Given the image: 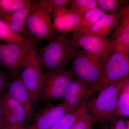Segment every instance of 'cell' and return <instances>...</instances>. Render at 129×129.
<instances>
[{"label": "cell", "instance_id": "cell-10", "mask_svg": "<svg viewBox=\"0 0 129 129\" xmlns=\"http://www.w3.org/2000/svg\"><path fill=\"white\" fill-rule=\"evenodd\" d=\"M74 110L63 103L56 105L51 104L39 112L32 124L27 128L50 129L64 115Z\"/></svg>", "mask_w": 129, "mask_h": 129}, {"label": "cell", "instance_id": "cell-17", "mask_svg": "<svg viewBox=\"0 0 129 129\" xmlns=\"http://www.w3.org/2000/svg\"><path fill=\"white\" fill-rule=\"evenodd\" d=\"M0 105L7 109L14 115L18 122L24 125L25 113L21 104L8 91L0 96Z\"/></svg>", "mask_w": 129, "mask_h": 129}, {"label": "cell", "instance_id": "cell-34", "mask_svg": "<svg viewBox=\"0 0 129 129\" xmlns=\"http://www.w3.org/2000/svg\"><path fill=\"white\" fill-rule=\"evenodd\" d=\"M1 40H0V45H1Z\"/></svg>", "mask_w": 129, "mask_h": 129}, {"label": "cell", "instance_id": "cell-14", "mask_svg": "<svg viewBox=\"0 0 129 129\" xmlns=\"http://www.w3.org/2000/svg\"><path fill=\"white\" fill-rule=\"evenodd\" d=\"M119 14V18L113 35L115 41L113 52H129V4L125 5Z\"/></svg>", "mask_w": 129, "mask_h": 129}, {"label": "cell", "instance_id": "cell-30", "mask_svg": "<svg viewBox=\"0 0 129 129\" xmlns=\"http://www.w3.org/2000/svg\"><path fill=\"white\" fill-rule=\"evenodd\" d=\"M6 129H28L24 125L21 124L13 125H11Z\"/></svg>", "mask_w": 129, "mask_h": 129}, {"label": "cell", "instance_id": "cell-27", "mask_svg": "<svg viewBox=\"0 0 129 129\" xmlns=\"http://www.w3.org/2000/svg\"><path fill=\"white\" fill-rule=\"evenodd\" d=\"M9 76L8 73H5L0 70V96L6 92L9 83Z\"/></svg>", "mask_w": 129, "mask_h": 129}, {"label": "cell", "instance_id": "cell-19", "mask_svg": "<svg viewBox=\"0 0 129 129\" xmlns=\"http://www.w3.org/2000/svg\"><path fill=\"white\" fill-rule=\"evenodd\" d=\"M26 37L11 29L6 23L0 19V40L7 44L24 42Z\"/></svg>", "mask_w": 129, "mask_h": 129}, {"label": "cell", "instance_id": "cell-8", "mask_svg": "<svg viewBox=\"0 0 129 129\" xmlns=\"http://www.w3.org/2000/svg\"><path fill=\"white\" fill-rule=\"evenodd\" d=\"M27 52L26 40L24 42L0 45V64L6 68L13 78L23 66Z\"/></svg>", "mask_w": 129, "mask_h": 129}, {"label": "cell", "instance_id": "cell-22", "mask_svg": "<svg viewBox=\"0 0 129 129\" xmlns=\"http://www.w3.org/2000/svg\"><path fill=\"white\" fill-rule=\"evenodd\" d=\"M98 6L103 11H107L110 14H117L128 2L125 0H97Z\"/></svg>", "mask_w": 129, "mask_h": 129}, {"label": "cell", "instance_id": "cell-1", "mask_svg": "<svg viewBox=\"0 0 129 129\" xmlns=\"http://www.w3.org/2000/svg\"><path fill=\"white\" fill-rule=\"evenodd\" d=\"M77 48L66 34L58 35L39 50L38 56L42 68L46 73L64 70L76 56Z\"/></svg>", "mask_w": 129, "mask_h": 129}, {"label": "cell", "instance_id": "cell-28", "mask_svg": "<svg viewBox=\"0 0 129 129\" xmlns=\"http://www.w3.org/2000/svg\"><path fill=\"white\" fill-rule=\"evenodd\" d=\"M10 126L5 117L0 105V129H6Z\"/></svg>", "mask_w": 129, "mask_h": 129}, {"label": "cell", "instance_id": "cell-7", "mask_svg": "<svg viewBox=\"0 0 129 129\" xmlns=\"http://www.w3.org/2000/svg\"><path fill=\"white\" fill-rule=\"evenodd\" d=\"M73 79L71 71L66 70L46 73L41 98L46 102L61 99Z\"/></svg>", "mask_w": 129, "mask_h": 129}, {"label": "cell", "instance_id": "cell-3", "mask_svg": "<svg viewBox=\"0 0 129 129\" xmlns=\"http://www.w3.org/2000/svg\"><path fill=\"white\" fill-rule=\"evenodd\" d=\"M27 52L20 75L34 105H36L42 95L45 74L39 60L34 40L26 37Z\"/></svg>", "mask_w": 129, "mask_h": 129}, {"label": "cell", "instance_id": "cell-5", "mask_svg": "<svg viewBox=\"0 0 129 129\" xmlns=\"http://www.w3.org/2000/svg\"><path fill=\"white\" fill-rule=\"evenodd\" d=\"M109 57L93 55L80 50L72 61L70 71L73 77L92 88L99 81L104 64Z\"/></svg>", "mask_w": 129, "mask_h": 129}, {"label": "cell", "instance_id": "cell-31", "mask_svg": "<svg viewBox=\"0 0 129 129\" xmlns=\"http://www.w3.org/2000/svg\"><path fill=\"white\" fill-rule=\"evenodd\" d=\"M99 129H112L110 128L109 127L107 126L106 125L103 124L99 128Z\"/></svg>", "mask_w": 129, "mask_h": 129}, {"label": "cell", "instance_id": "cell-21", "mask_svg": "<svg viewBox=\"0 0 129 129\" xmlns=\"http://www.w3.org/2000/svg\"><path fill=\"white\" fill-rule=\"evenodd\" d=\"M33 2L30 0H0V11H16L31 6Z\"/></svg>", "mask_w": 129, "mask_h": 129}, {"label": "cell", "instance_id": "cell-24", "mask_svg": "<svg viewBox=\"0 0 129 129\" xmlns=\"http://www.w3.org/2000/svg\"><path fill=\"white\" fill-rule=\"evenodd\" d=\"M116 114L129 117V92L124 88L119 97Z\"/></svg>", "mask_w": 129, "mask_h": 129}, {"label": "cell", "instance_id": "cell-26", "mask_svg": "<svg viewBox=\"0 0 129 129\" xmlns=\"http://www.w3.org/2000/svg\"><path fill=\"white\" fill-rule=\"evenodd\" d=\"M47 6L52 9L54 8L64 7L69 6L73 2V0H44Z\"/></svg>", "mask_w": 129, "mask_h": 129}, {"label": "cell", "instance_id": "cell-33", "mask_svg": "<svg viewBox=\"0 0 129 129\" xmlns=\"http://www.w3.org/2000/svg\"><path fill=\"white\" fill-rule=\"evenodd\" d=\"M127 129H129V122L128 123L127 125Z\"/></svg>", "mask_w": 129, "mask_h": 129}, {"label": "cell", "instance_id": "cell-16", "mask_svg": "<svg viewBox=\"0 0 129 129\" xmlns=\"http://www.w3.org/2000/svg\"><path fill=\"white\" fill-rule=\"evenodd\" d=\"M31 5L16 11H0V19L6 23L12 30L27 37L26 25Z\"/></svg>", "mask_w": 129, "mask_h": 129}, {"label": "cell", "instance_id": "cell-18", "mask_svg": "<svg viewBox=\"0 0 129 129\" xmlns=\"http://www.w3.org/2000/svg\"><path fill=\"white\" fill-rule=\"evenodd\" d=\"M88 112L86 102L76 110L65 114L50 129H70L82 115Z\"/></svg>", "mask_w": 129, "mask_h": 129}, {"label": "cell", "instance_id": "cell-23", "mask_svg": "<svg viewBox=\"0 0 129 129\" xmlns=\"http://www.w3.org/2000/svg\"><path fill=\"white\" fill-rule=\"evenodd\" d=\"M97 7H98L97 0H73L69 9L83 15Z\"/></svg>", "mask_w": 129, "mask_h": 129}, {"label": "cell", "instance_id": "cell-15", "mask_svg": "<svg viewBox=\"0 0 129 129\" xmlns=\"http://www.w3.org/2000/svg\"><path fill=\"white\" fill-rule=\"evenodd\" d=\"M119 18L118 13L114 14L105 13L91 27L86 29H77L72 32V36L90 35L107 38L108 36L115 29Z\"/></svg>", "mask_w": 129, "mask_h": 129}, {"label": "cell", "instance_id": "cell-6", "mask_svg": "<svg viewBox=\"0 0 129 129\" xmlns=\"http://www.w3.org/2000/svg\"><path fill=\"white\" fill-rule=\"evenodd\" d=\"M129 78V52L114 51L104 64L101 78L94 87L90 88L89 98L107 86Z\"/></svg>", "mask_w": 129, "mask_h": 129}, {"label": "cell", "instance_id": "cell-13", "mask_svg": "<svg viewBox=\"0 0 129 129\" xmlns=\"http://www.w3.org/2000/svg\"><path fill=\"white\" fill-rule=\"evenodd\" d=\"M90 89L82 81L73 79L60 99L62 103L75 110L87 102Z\"/></svg>", "mask_w": 129, "mask_h": 129}, {"label": "cell", "instance_id": "cell-2", "mask_svg": "<svg viewBox=\"0 0 129 129\" xmlns=\"http://www.w3.org/2000/svg\"><path fill=\"white\" fill-rule=\"evenodd\" d=\"M129 78L112 83L106 86L95 98L87 102L88 112L96 121L105 122L112 121L117 110L120 95Z\"/></svg>", "mask_w": 129, "mask_h": 129}, {"label": "cell", "instance_id": "cell-12", "mask_svg": "<svg viewBox=\"0 0 129 129\" xmlns=\"http://www.w3.org/2000/svg\"><path fill=\"white\" fill-rule=\"evenodd\" d=\"M7 88L9 94L23 107L25 113V127L27 128L33 117L34 104L19 72L14 76L11 82H9Z\"/></svg>", "mask_w": 129, "mask_h": 129}, {"label": "cell", "instance_id": "cell-20", "mask_svg": "<svg viewBox=\"0 0 129 129\" xmlns=\"http://www.w3.org/2000/svg\"><path fill=\"white\" fill-rule=\"evenodd\" d=\"M105 12L98 7L90 10L83 15L82 20L78 29H86L90 27L101 18Z\"/></svg>", "mask_w": 129, "mask_h": 129}, {"label": "cell", "instance_id": "cell-9", "mask_svg": "<svg viewBox=\"0 0 129 129\" xmlns=\"http://www.w3.org/2000/svg\"><path fill=\"white\" fill-rule=\"evenodd\" d=\"M69 39L77 48L81 47L84 51L93 55L110 56L115 49V41L113 39L82 35H72Z\"/></svg>", "mask_w": 129, "mask_h": 129}, {"label": "cell", "instance_id": "cell-29", "mask_svg": "<svg viewBox=\"0 0 129 129\" xmlns=\"http://www.w3.org/2000/svg\"><path fill=\"white\" fill-rule=\"evenodd\" d=\"M114 129H127L125 122L123 120H119L117 122Z\"/></svg>", "mask_w": 129, "mask_h": 129}, {"label": "cell", "instance_id": "cell-25", "mask_svg": "<svg viewBox=\"0 0 129 129\" xmlns=\"http://www.w3.org/2000/svg\"><path fill=\"white\" fill-rule=\"evenodd\" d=\"M95 122L94 117L88 112L82 115L70 129H92Z\"/></svg>", "mask_w": 129, "mask_h": 129}, {"label": "cell", "instance_id": "cell-11", "mask_svg": "<svg viewBox=\"0 0 129 129\" xmlns=\"http://www.w3.org/2000/svg\"><path fill=\"white\" fill-rule=\"evenodd\" d=\"M53 25L54 28L61 34H67L78 29L83 15L71 11L67 8H52Z\"/></svg>", "mask_w": 129, "mask_h": 129}, {"label": "cell", "instance_id": "cell-32", "mask_svg": "<svg viewBox=\"0 0 129 129\" xmlns=\"http://www.w3.org/2000/svg\"><path fill=\"white\" fill-rule=\"evenodd\" d=\"M124 88L129 92V81L125 86Z\"/></svg>", "mask_w": 129, "mask_h": 129}, {"label": "cell", "instance_id": "cell-4", "mask_svg": "<svg viewBox=\"0 0 129 129\" xmlns=\"http://www.w3.org/2000/svg\"><path fill=\"white\" fill-rule=\"evenodd\" d=\"M52 9L48 8L44 0L34 1L31 7L26 25L28 36L34 40L51 41L58 35L53 27L51 19Z\"/></svg>", "mask_w": 129, "mask_h": 129}]
</instances>
